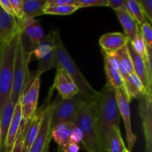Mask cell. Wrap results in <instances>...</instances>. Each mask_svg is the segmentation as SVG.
<instances>
[{
  "mask_svg": "<svg viewBox=\"0 0 152 152\" xmlns=\"http://www.w3.org/2000/svg\"><path fill=\"white\" fill-rule=\"evenodd\" d=\"M19 31L0 50V117L6 104L10 100L13 85V64Z\"/></svg>",
  "mask_w": 152,
  "mask_h": 152,
  "instance_id": "277c9868",
  "label": "cell"
},
{
  "mask_svg": "<svg viewBox=\"0 0 152 152\" xmlns=\"http://www.w3.org/2000/svg\"><path fill=\"white\" fill-rule=\"evenodd\" d=\"M41 75L34 74L27 83L21 96L22 121L27 122L33 117L37 111L39 95Z\"/></svg>",
  "mask_w": 152,
  "mask_h": 152,
  "instance_id": "ba28073f",
  "label": "cell"
},
{
  "mask_svg": "<svg viewBox=\"0 0 152 152\" xmlns=\"http://www.w3.org/2000/svg\"><path fill=\"white\" fill-rule=\"evenodd\" d=\"M19 31L17 19L0 7V45L6 44Z\"/></svg>",
  "mask_w": 152,
  "mask_h": 152,
  "instance_id": "2e32d148",
  "label": "cell"
},
{
  "mask_svg": "<svg viewBox=\"0 0 152 152\" xmlns=\"http://www.w3.org/2000/svg\"><path fill=\"white\" fill-rule=\"evenodd\" d=\"M62 99H71L80 93L78 87L71 76L62 68H56L54 81L52 86Z\"/></svg>",
  "mask_w": 152,
  "mask_h": 152,
  "instance_id": "7c38bea8",
  "label": "cell"
},
{
  "mask_svg": "<svg viewBox=\"0 0 152 152\" xmlns=\"http://www.w3.org/2000/svg\"><path fill=\"white\" fill-rule=\"evenodd\" d=\"M53 38L56 49V58L57 66L65 70L78 87L80 93L91 100L94 101L99 95V91H96L87 81L83 73L79 69L77 64L74 62L71 55L65 48L64 43L61 39L59 31L58 29L53 30Z\"/></svg>",
  "mask_w": 152,
  "mask_h": 152,
  "instance_id": "7a4b0ae2",
  "label": "cell"
},
{
  "mask_svg": "<svg viewBox=\"0 0 152 152\" xmlns=\"http://www.w3.org/2000/svg\"><path fill=\"white\" fill-rule=\"evenodd\" d=\"M104 68H105V75H106L107 84L109 85L115 90L121 91L126 96L124 80L120 75V72L117 69H115L105 58H104Z\"/></svg>",
  "mask_w": 152,
  "mask_h": 152,
  "instance_id": "ffe728a7",
  "label": "cell"
},
{
  "mask_svg": "<svg viewBox=\"0 0 152 152\" xmlns=\"http://www.w3.org/2000/svg\"><path fill=\"white\" fill-rule=\"evenodd\" d=\"M147 94L139 99L140 116L141 117L145 140V152H152V99Z\"/></svg>",
  "mask_w": 152,
  "mask_h": 152,
  "instance_id": "8fae6325",
  "label": "cell"
},
{
  "mask_svg": "<svg viewBox=\"0 0 152 152\" xmlns=\"http://www.w3.org/2000/svg\"><path fill=\"white\" fill-rule=\"evenodd\" d=\"M53 108L54 105L53 102H50L48 105L45 111L41 127L34 143L30 148L29 152H49V145L52 139L50 119Z\"/></svg>",
  "mask_w": 152,
  "mask_h": 152,
  "instance_id": "9c48e42d",
  "label": "cell"
},
{
  "mask_svg": "<svg viewBox=\"0 0 152 152\" xmlns=\"http://www.w3.org/2000/svg\"><path fill=\"white\" fill-rule=\"evenodd\" d=\"M83 139V133H82V132L80 131V129L74 124V127L71 129V134H70L69 142L70 143H74L79 145V144L82 143Z\"/></svg>",
  "mask_w": 152,
  "mask_h": 152,
  "instance_id": "d6a6232c",
  "label": "cell"
},
{
  "mask_svg": "<svg viewBox=\"0 0 152 152\" xmlns=\"http://www.w3.org/2000/svg\"><path fill=\"white\" fill-rule=\"evenodd\" d=\"M130 42L129 37L120 32L106 33L99 39L102 52L104 53H116L123 48L126 47Z\"/></svg>",
  "mask_w": 152,
  "mask_h": 152,
  "instance_id": "9a60e30c",
  "label": "cell"
},
{
  "mask_svg": "<svg viewBox=\"0 0 152 152\" xmlns=\"http://www.w3.org/2000/svg\"><path fill=\"white\" fill-rule=\"evenodd\" d=\"M78 10L77 7L74 5L56 6V7H48L45 9V14L51 15H70L74 13Z\"/></svg>",
  "mask_w": 152,
  "mask_h": 152,
  "instance_id": "4316f807",
  "label": "cell"
},
{
  "mask_svg": "<svg viewBox=\"0 0 152 152\" xmlns=\"http://www.w3.org/2000/svg\"><path fill=\"white\" fill-rule=\"evenodd\" d=\"M0 152H4V151H1V150H0Z\"/></svg>",
  "mask_w": 152,
  "mask_h": 152,
  "instance_id": "ab89813d",
  "label": "cell"
},
{
  "mask_svg": "<svg viewBox=\"0 0 152 152\" xmlns=\"http://www.w3.org/2000/svg\"><path fill=\"white\" fill-rule=\"evenodd\" d=\"M95 107L101 149L102 152H107L106 142L111 128L120 127V114L116 99L115 89L106 83L95 99Z\"/></svg>",
  "mask_w": 152,
  "mask_h": 152,
  "instance_id": "6da1fadb",
  "label": "cell"
},
{
  "mask_svg": "<svg viewBox=\"0 0 152 152\" xmlns=\"http://www.w3.org/2000/svg\"><path fill=\"white\" fill-rule=\"evenodd\" d=\"M3 45H0V50H1V48H2V47H3Z\"/></svg>",
  "mask_w": 152,
  "mask_h": 152,
  "instance_id": "f35d334b",
  "label": "cell"
},
{
  "mask_svg": "<svg viewBox=\"0 0 152 152\" xmlns=\"http://www.w3.org/2000/svg\"><path fill=\"white\" fill-rule=\"evenodd\" d=\"M0 132H1V126H0Z\"/></svg>",
  "mask_w": 152,
  "mask_h": 152,
  "instance_id": "60d3db41",
  "label": "cell"
},
{
  "mask_svg": "<svg viewBox=\"0 0 152 152\" xmlns=\"http://www.w3.org/2000/svg\"><path fill=\"white\" fill-rule=\"evenodd\" d=\"M10 2L13 7L16 19L18 21L21 20L25 16L23 9V0H10Z\"/></svg>",
  "mask_w": 152,
  "mask_h": 152,
  "instance_id": "4dcf8cb0",
  "label": "cell"
},
{
  "mask_svg": "<svg viewBox=\"0 0 152 152\" xmlns=\"http://www.w3.org/2000/svg\"><path fill=\"white\" fill-rule=\"evenodd\" d=\"M125 88L126 96L129 101L132 100L133 98L140 99L148 94L142 83L134 73L129 75L127 79L125 80Z\"/></svg>",
  "mask_w": 152,
  "mask_h": 152,
  "instance_id": "d6986e66",
  "label": "cell"
},
{
  "mask_svg": "<svg viewBox=\"0 0 152 152\" xmlns=\"http://www.w3.org/2000/svg\"><path fill=\"white\" fill-rule=\"evenodd\" d=\"M125 10L137 21L140 26L147 22L140 4L137 0H127Z\"/></svg>",
  "mask_w": 152,
  "mask_h": 152,
  "instance_id": "484cf974",
  "label": "cell"
},
{
  "mask_svg": "<svg viewBox=\"0 0 152 152\" xmlns=\"http://www.w3.org/2000/svg\"><path fill=\"white\" fill-rule=\"evenodd\" d=\"M80 148L79 145L68 142L62 146H58L57 152H79Z\"/></svg>",
  "mask_w": 152,
  "mask_h": 152,
  "instance_id": "d590c367",
  "label": "cell"
},
{
  "mask_svg": "<svg viewBox=\"0 0 152 152\" xmlns=\"http://www.w3.org/2000/svg\"><path fill=\"white\" fill-rule=\"evenodd\" d=\"M22 122V104H21V99H19V102L15 105L13 117H12L11 122H10L8 130H7L4 147V152H11L15 141H16V137L19 133Z\"/></svg>",
  "mask_w": 152,
  "mask_h": 152,
  "instance_id": "e0dca14e",
  "label": "cell"
},
{
  "mask_svg": "<svg viewBox=\"0 0 152 152\" xmlns=\"http://www.w3.org/2000/svg\"><path fill=\"white\" fill-rule=\"evenodd\" d=\"M31 120V119H30ZM30 120H28L27 122H22L20 126V129H19V133H18L17 137H16V141L13 145V149L11 152H21L22 151V143H23V139L25 137V132H26L27 129H28V124H29Z\"/></svg>",
  "mask_w": 152,
  "mask_h": 152,
  "instance_id": "83f0119b",
  "label": "cell"
},
{
  "mask_svg": "<svg viewBox=\"0 0 152 152\" xmlns=\"http://www.w3.org/2000/svg\"><path fill=\"white\" fill-rule=\"evenodd\" d=\"M18 24L19 30L24 37L29 40L31 50L38 45L45 37L46 35L39 22L34 18L24 16L21 20L18 21Z\"/></svg>",
  "mask_w": 152,
  "mask_h": 152,
  "instance_id": "4fadbf2b",
  "label": "cell"
},
{
  "mask_svg": "<svg viewBox=\"0 0 152 152\" xmlns=\"http://www.w3.org/2000/svg\"><path fill=\"white\" fill-rule=\"evenodd\" d=\"M115 11L117 17L124 29V34L129 37L130 42H132L136 37L140 30V25L137 21L125 10H117Z\"/></svg>",
  "mask_w": 152,
  "mask_h": 152,
  "instance_id": "ac0fdd59",
  "label": "cell"
},
{
  "mask_svg": "<svg viewBox=\"0 0 152 152\" xmlns=\"http://www.w3.org/2000/svg\"><path fill=\"white\" fill-rule=\"evenodd\" d=\"M31 56V50L27 49L25 47V42L19 30V39L13 64V85L10 97V102L15 105L19 102L27 83L31 77L28 69Z\"/></svg>",
  "mask_w": 152,
  "mask_h": 152,
  "instance_id": "5b68a950",
  "label": "cell"
},
{
  "mask_svg": "<svg viewBox=\"0 0 152 152\" xmlns=\"http://www.w3.org/2000/svg\"><path fill=\"white\" fill-rule=\"evenodd\" d=\"M126 148L120 127L111 128L106 142L107 152H123Z\"/></svg>",
  "mask_w": 152,
  "mask_h": 152,
  "instance_id": "cb8c5ba5",
  "label": "cell"
},
{
  "mask_svg": "<svg viewBox=\"0 0 152 152\" xmlns=\"http://www.w3.org/2000/svg\"><path fill=\"white\" fill-rule=\"evenodd\" d=\"M123 152H131V151H129V150H128V148H126H126H124V150H123Z\"/></svg>",
  "mask_w": 152,
  "mask_h": 152,
  "instance_id": "74e56055",
  "label": "cell"
},
{
  "mask_svg": "<svg viewBox=\"0 0 152 152\" xmlns=\"http://www.w3.org/2000/svg\"><path fill=\"white\" fill-rule=\"evenodd\" d=\"M127 0H108V7H111L114 10H125Z\"/></svg>",
  "mask_w": 152,
  "mask_h": 152,
  "instance_id": "e575fe53",
  "label": "cell"
},
{
  "mask_svg": "<svg viewBox=\"0 0 152 152\" xmlns=\"http://www.w3.org/2000/svg\"><path fill=\"white\" fill-rule=\"evenodd\" d=\"M106 6L108 7V0H77L75 7L77 8L86 7H99Z\"/></svg>",
  "mask_w": 152,
  "mask_h": 152,
  "instance_id": "f546056e",
  "label": "cell"
},
{
  "mask_svg": "<svg viewBox=\"0 0 152 152\" xmlns=\"http://www.w3.org/2000/svg\"><path fill=\"white\" fill-rule=\"evenodd\" d=\"M74 126V123L72 122H65L53 127L51 136L58 146H62L69 142L70 134Z\"/></svg>",
  "mask_w": 152,
  "mask_h": 152,
  "instance_id": "7402d4cb",
  "label": "cell"
},
{
  "mask_svg": "<svg viewBox=\"0 0 152 152\" xmlns=\"http://www.w3.org/2000/svg\"><path fill=\"white\" fill-rule=\"evenodd\" d=\"M0 7L7 13L13 17H15L13 7L10 2V0H0ZM16 18V17H15Z\"/></svg>",
  "mask_w": 152,
  "mask_h": 152,
  "instance_id": "8d00e7d4",
  "label": "cell"
},
{
  "mask_svg": "<svg viewBox=\"0 0 152 152\" xmlns=\"http://www.w3.org/2000/svg\"><path fill=\"white\" fill-rule=\"evenodd\" d=\"M141 35H142L143 41L146 45L147 48L151 50L152 48V28L151 24L147 21L144 24L140 26Z\"/></svg>",
  "mask_w": 152,
  "mask_h": 152,
  "instance_id": "f1b7e54d",
  "label": "cell"
},
{
  "mask_svg": "<svg viewBox=\"0 0 152 152\" xmlns=\"http://www.w3.org/2000/svg\"><path fill=\"white\" fill-rule=\"evenodd\" d=\"M76 1H77V0H48L46 7L65 5L75 6Z\"/></svg>",
  "mask_w": 152,
  "mask_h": 152,
  "instance_id": "836d02e7",
  "label": "cell"
},
{
  "mask_svg": "<svg viewBox=\"0 0 152 152\" xmlns=\"http://www.w3.org/2000/svg\"><path fill=\"white\" fill-rule=\"evenodd\" d=\"M115 96L118 105L120 117L123 118L126 129V141L128 143V150L132 152L137 142V135L132 131L131 120L130 101L127 96L120 90H115Z\"/></svg>",
  "mask_w": 152,
  "mask_h": 152,
  "instance_id": "30bf717a",
  "label": "cell"
},
{
  "mask_svg": "<svg viewBox=\"0 0 152 152\" xmlns=\"http://www.w3.org/2000/svg\"><path fill=\"white\" fill-rule=\"evenodd\" d=\"M114 53H115L117 62H118V71L125 81V80H126L129 75L134 73L132 59H131L129 51H128L127 47L126 46V47L123 48Z\"/></svg>",
  "mask_w": 152,
  "mask_h": 152,
  "instance_id": "603a6c76",
  "label": "cell"
},
{
  "mask_svg": "<svg viewBox=\"0 0 152 152\" xmlns=\"http://www.w3.org/2000/svg\"><path fill=\"white\" fill-rule=\"evenodd\" d=\"M88 101L93 100L88 99L80 93L71 99H62L57 94L56 99L53 102L54 108L50 119V126L52 129L59 123L65 122L73 123L83 104Z\"/></svg>",
  "mask_w": 152,
  "mask_h": 152,
  "instance_id": "8992f818",
  "label": "cell"
},
{
  "mask_svg": "<svg viewBox=\"0 0 152 152\" xmlns=\"http://www.w3.org/2000/svg\"><path fill=\"white\" fill-rule=\"evenodd\" d=\"M15 104L8 101L1 113V117H0V126H1V132H0V150L4 151V143H5L6 137H7V130H8L9 126L11 122L12 117H13V111L15 108Z\"/></svg>",
  "mask_w": 152,
  "mask_h": 152,
  "instance_id": "44dd1931",
  "label": "cell"
},
{
  "mask_svg": "<svg viewBox=\"0 0 152 152\" xmlns=\"http://www.w3.org/2000/svg\"><path fill=\"white\" fill-rule=\"evenodd\" d=\"M73 123L83 133L82 144L86 152H102L96 126L95 100L83 103Z\"/></svg>",
  "mask_w": 152,
  "mask_h": 152,
  "instance_id": "3957f363",
  "label": "cell"
},
{
  "mask_svg": "<svg viewBox=\"0 0 152 152\" xmlns=\"http://www.w3.org/2000/svg\"><path fill=\"white\" fill-rule=\"evenodd\" d=\"M131 56L134 72L143 85L147 93H151V71L148 68L145 61L134 51L130 42L126 45Z\"/></svg>",
  "mask_w": 152,
  "mask_h": 152,
  "instance_id": "5bb4252c",
  "label": "cell"
},
{
  "mask_svg": "<svg viewBox=\"0 0 152 152\" xmlns=\"http://www.w3.org/2000/svg\"><path fill=\"white\" fill-rule=\"evenodd\" d=\"M31 55L38 60V66L35 74L42 76L43 73L56 68L57 58L53 31H50L44 39L33 48Z\"/></svg>",
  "mask_w": 152,
  "mask_h": 152,
  "instance_id": "52a82bcc",
  "label": "cell"
},
{
  "mask_svg": "<svg viewBox=\"0 0 152 152\" xmlns=\"http://www.w3.org/2000/svg\"><path fill=\"white\" fill-rule=\"evenodd\" d=\"M139 1L142 12L145 16V19H148L149 23L152 22V0H140Z\"/></svg>",
  "mask_w": 152,
  "mask_h": 152,
  "instance_id": "1f68e13d",
  "label": "cell"
},
{
  "mask_svg": "<svg viewBox=\"0 0 152 152\" xmlns=\"http://www.w3.org/2000/svg\"><path fill=\"white\" fill-rule=\"evenodd\" d=\"M47 1L48 0H23L24 16L35 19L37 16L44 15Z\"/></svg>",
  "mask_w": 152,
  "mask_h": 152,
  "instance_id": "d4e9b609",
  "label": "cell"
}]
</instances>
